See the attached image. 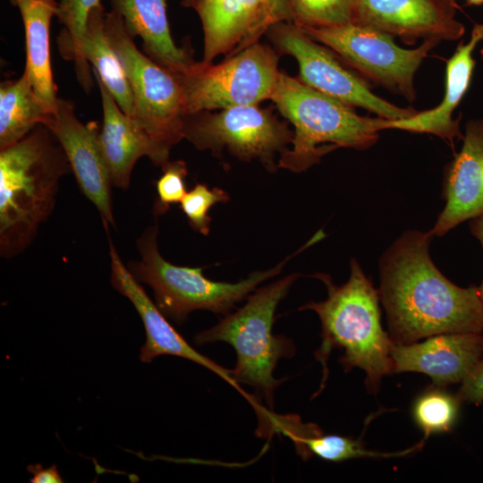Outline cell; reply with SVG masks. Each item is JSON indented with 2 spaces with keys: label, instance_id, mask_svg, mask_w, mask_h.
<instances>
[{
  "label": "cell",
  "instance_id": "cell-1",
  "mask_svg": "<svg viewBox=\"0 0 483 483\" xmlns=\"http://www.w3.org/2000/svg\"><path fill=\"white\" fill-rule=\"evenodd\" d=\"M433 233L410 231L380 261L377 291L394 343H411L445 333L483 334V301L478 286L448 280L429 256Z\"/></svg>",
  "mask_w": 483,
  "mask_h": 483
},
{
  "label": "cell",
  "instance_id": "cell-2",
  "mask_svg": "<svg viewBox=\"0 0 483 483\" xmlns=\"http://www.w3.org/2000/svg\"><path fill=\"white\" fill-rule=\"evenodd\" d=\"M71 172L64 150L44 124L0 149L1 257L18 256L31 244L55 208L61 178Z\"/></svg>",
  "mask_w": 483,
  "mask_h": 483
},
{
  "label": "cell",
  "instance_id": "cell-3",
  "mask_svg": "<svg viewBox=\"0 0 483 483\" xmlns=\"http://www.w3.org/2000/svg\"><path fill=\"white\" fill-rule=\"evenodd\" d=\"M313 277L324 283L327 297L309 301L299 310H313L320 319L322 342L315 355L324 367L321 387L329 353L338 348L343 352L339 362L344 371L353 368L364 370L368 391L377 394L383 377L393 373L391 349L394 343L381 325L378 292L354 258L351 260L350 277L342 285H336L326 274L318 273Z\"/></svg>",
  "mask_w": 483,
  "mask_h": 483
},
{
  "label": "cell",
  "instance_id": "cell-4",
  "mask_svg": "<svg viewBox=\"0 0 483 483\" xmlns=\"http://www.w3.org/2000/svg\"><path fill=\"white\" fill-rule=\"evenodd\" d=\"M272 100L293 127L291 148L277 167L301 173L338 148L365 149L374 145L386 119L361 116L352 106L280 71Z\"/></svg>",
  "mask_w": 483,
  "mask_h": 483
},
{
  "label": "cell",
  "instance_id": "cell-5",
  "mask_svg": "<svg viewBox=\"0 0 483 483\" xmlns=\"http://www.w3.org/2000/svg\"><path fill=\"white\" fill-rule=\"evenodd\" d=\"M299 274H290L267 285L257 288L245 304L219 320L214 326L194 336L199 345L225 342L236 352L232 369L235 388L239 384L255 389L258 398L272 410L276 388L284 381L274 377L281 359H290L296 352L291 338L273 333L275 315L280 301L287 295Z\"/></svg>",
  "mask_w": 483,
  "mask_h": 483
},
{
  "label": "cell",
  "instance_id": "cell-6",
  "mask_svg": "<svg viewBox=\"0 0 483 483\" xmlns=\"http://www.w3.org/2000/svg\"><path fill=\"white\" fill-rule=\"evenodd\" d=\"M157 233V225L145 228L136 242L140 259L129 261L126 267L139 283L153 290L157 307L178 325L194 310L228 315L261 283L278 275L289 259L312 244L309 241L274 267L254 271L237 283H226L208 279L202 267H179L165 260L158 250Z\"/></svg>",
  "mask_w": 483,
  "mask_h": 483
},
{
  "label": "cell",
  "instance_id": "cell-7",
  "mask_svg": "<svg viewBox=\"0 0 483 483\" xmlns=\"http://www.w3.org/2000/svg\"><path fill=\"white\" fill-rule=\"evenodd\" d=\"M278 59L275 49L258 41L216 64L192 60L169 71L182 88L188 114L270 99L280 73Z\"/></svg>",
  "mask_w": 483,
  "mask_h": 483
},
{
  "label": "cell",
  "instance_id": "cell-8",
  "mask_svg": "<svg viewBox=\"0 0 483 483\" xmlns=\"http://www.w3.org/2000/svg\"><path fill=\"white\" fill-rule=\"evenodd\" d=\"M108 39L125 72L132 97L133 117L159 144L172 148L182 139L186 115L182 88L171 71L140 52L119 13L106 12Z\"/></svg>",
  "mask_w": 483,
  "mask_h": 483
},
{
  "label": "cell",
  "instance_id": "cell-9",
  "mask_svg": "<svg viewBox=\"0 0 483 483\" xmlns=\"http://www.w3.org/2000/svg\"><path fill=\"white\" fill-rule=\"evenodd\" d=\"M219 112L188 114L182 123V139L199 150L221 157L226 150L239 160H258L268 172H275L280 157L291 145L293 131L270 108L259 105L236 106Z\"/></svg>",
  "mask_w": 483,
  "mask_h": 483
},
{
  "label": "cell",
  "instance_id": "cell-10",
  "mask_svg": "<svg viewBox=\"0 0 483 483\" xmlns=\"http://www.w3.org/2000/svg\"><path fill=\"white\" fill-rule=\"evenodd\" d=\"M302 30L361 76L411 101L416 97L415 73L428 53L439 43L425 40L418 47L402 48L392 36L356 22Z\"/></svg>",
  "mask_w": 483,
  "mask_h": 483
},
{
  "label": "cell",
  "instance_id": "cell-11",
  "mask_svg": "<svg viewBox=\"0 0 483 483\" xmlns=\"http://www.w3.org/2000/svg\"><path fill=\"white\" fill-rule=\"evenodd\" d=\"M267 33L279 53L295 58L299 79L309 87L390 121L409 118L419 112L397 106L374 94L360 76L343 64L335 53L314 40L296 24L280 21Z\"/></svg>",
  "mask_w": 483,
  "mask_h": 483
},
{
  "label": "cell",
  "instance_id": "cell-12",
  "mask_svg": "<svg viewBox=\"0 0 483 483\" xmlns=\"http://www.w3.org/2000/svg\"><path fill=\"white\" fill-rule=\"evenodd\" d=\"M198 13L203 30L205 63L233 55L258 42L275 23L291 22L288 0H182Z\"/></svg>",
  "mask_w": 483,
  "mask_h": 483
},
{
  "label": "cell",
  "instance_id": "cell-13",
  "mask_svg": "<svg viewBox=\"0 0 483 483\" xmlns=\"http://www.w3.org/2000/svg\"><path fill=\"white\" fill-rule=\"evenodd\" d=\"M44 125L61 144L80 191L97 209L108 233L109 226L115 227L113 183L100 149L97 123H83L75 114L74 105L58 97L55 112Z\"/></svg>",
  "mask_w": 483,
  "mask_h": 483
},
{
  "label": "cell",
  "instance_id": "cell-14",
  "mask_svg": "<svg viewBox=\"0 0 483 483\" xmlns=\"http://www.w3.org/2000/svg\"><path fill=\"white\" fill-rule=\"evenodd\" d=\"M455 0H355V21L398 37L412 45L418 39L456 40L465 29L456 20Z\"/></svg>",
  "mask_w": 483,
  "mask_h": 483
},
{
  "label": "cell",
  "instance_id": "cell-15",
  "mask_svg": "<svg viewBox=\"0 0 483 483\" xmlns=\"http://www.w3.org/2000/svg\"><path fill=\"white\" fill-rule=\"evenodd\" d=\"M108 240L111 284L131 302L145 328L146 341L140 348V360L148 363L158 356H177L208 369L235 387L232 370L199 353L176 331L123 264L110 237Z\"/></svg>",
  "mask_w": 483,
  "mask_h": 483
},
{
  "label": "cell",
  "instance_id": "cell-16",
  "mask_svg": "<svg viewBox=\"0 0 483 483\" xmlns=\"http://www.w3.org/2000/svg\"><path fill=\"white\" fill-rule=\"evenodd\" d=\"M483 355V334L445 333L421 343H394L393 373L419 372L435 386L462 383Z\"/></svg>",
  "mask_w": 483,
  "mask_h": 483
},
{
  "label": "cell",
  "instance_id": "cell-17",
  "mask_svg": "<svg viewBox=\"0 0 483 483\" xmlns=\"http://www.w3.org/2000/svg\"><path fill=\"white\" fill-rule=\"evenodd\" d=\"M93 75L99 88L103 125L98 141L113 186L127 190L133 167L139 158L147 157L157 166L169 161L170 148L157 142L140 124L126 114L97 74Z\"/></svg>",
  "mask_w": 483,
  "mask_h": 483
},
{
  "label": "cell",
  "instance_id": "cell-18",
  "mask_svg": "<svg viewBox=\"0 0 483 483\" xmlns=\"http://www.w3.org/2000/svg\"><path fill=\"white\" fill-rule=\"evenodd\" d=\"M446 205L431 233L441 236L483 214V121L467 124L463 146L446 176Z\"/></svg>",
  "mask_w": 483,
  "mask_h": 483
},
{
  "label": "cell",
  "instance_id": "cell-19",
  "mask_svg": "<svg viewBox=\"0 0 483 483\" xmlns=\"http://www.w3.org/2000/svg\"><path fill=\"white\" fill-rule=\"evenodd\" d=\"M483 39V24H476L468 43L460 44L445 69V92L440 105L433 109L418 112L401 120H387L386 129H399L411 132L431 133L453 141L462 138L459 121L453 119V113L461 102L470 85L474 69L473 50Z\"/></svg>",
  "mask_w": 483,
  "mask_h": 483
},
{
  "label": "cell",
  "instance_id": "cell-20",
  "mask_svg": "<svg viewBox=\"0 0 483 483\" xmlns=\"http://www.w3.org/2000/svg\"><path fill=\"white\" fill-rule=\"evenodd\" d=\"M260 430L267 436L278 432L288 436L294 444L297 453L308 459L313 455L330 462H343L360 457H398L419 451L424 440L411 448L396 453H380L364 447L361 437L325 435L313 423H302L299 416L280 415L266 411L260 421Z\"/></svg>",
  "mask_w": 483,
  "mask_h": 483
},
{
  "label": "cell",
  "instance_id": "cell-21",
  "mask_svg": "<svg viewBox=\"0 0 483 483\" xmlns=\"http://www.w3.org/2000/svg\"><path fill=\"white\" fill-rule=\"evenodd\" d=\"M130 36L140 37L145 54L168 70L192 60V55L174 43L166 14V0H110Z\"/></svg>",
  "mask_w": 483,
  "mask_h": 483
},
{
  "label": "cell",
  "instance_id": "cell-22",
  "mask_svg": "<svg viewBox=\"0 0 483 483\" xmlns=\"http://www.w3.org/2000/svg\"><path fill=\"white\" fill-rule=\"evenodd\" d=\"M11 1L18 7L24 26V72L38 97L51 113H55L58 97L50 62L49 29L51 19L56 14L58 3L55 0Z\"/></svg>",
  "mask_w": 483,
  "mask_h": 483
},
{
  "label": "cell",
  "instance_id": "cell-23",
  "mask_svg": "<svg viewBox=\"0 0 483 483\" xmlns=\"http://www.w3.org/2000/svg\"><path fill=\"white\" fill-rule=\"evenodd\" d=\"M105 7H93L81 39V53L92 64L104 85L126 114L133 115V97L123 64L113 48L105 28Z\"/></svg>",
  "mask_w": 483,
  "mask_h": 483
},
{
  "label": "cell",
  "instance_id": "cell-24",
  "mask_svg": "<svg viewBox=\"0 0 483 483\" xmlns=\"http://www.w3.org/2000/svg\"><path fill=\"white\" fill-rule=\"evenodd\" d=\"M53 113L34 90L27 73L0 86V149L27 136L36 126L44 124Z\"/></svg>",
  "mask_w": 483,
  "mask_h": 483
},
{
  "label": "cell",
  "instance_id": "cell-25",
  "mask_svg": "<svg viewBox=\"0 0 483 483\" xmlns=\"http://www.w3.org/2000/svg\"><path fill=\"white\" fill-rule=\"evenodd\" d=\"M100 0H60L55 17L63 26L57 46L62 57L74 64L76 77L80 81L91 78L89 64L81 53V39L89 13L93 7L101 5Z\"/></svg>",
  "mask_w": 483,
  "mask_h": 483
},
{
  "label": "cell",
  "instance_id": "cell-26",
  "mask_svg": "<svg viewBox=\"0 0 483 483\" xmlns=\"http://www.w3.org/2000/svg\"><path fill=\"white\" fill-rule=\"evenodd\" d=\"M291 22L302 29H325L355 21V0H288Z\"/></svg>",
  "mask_w": 483,
  "mask_h": 483
},
{
  "label": "cell",
  "instance_id": "cell-27",
  "mask_svg": "<svg viewBox=\"0 0 483 483\" xmlns=\"http://www.w3.org/2000/svg\"><path fill=\"white\" fill-rule=\"evenodd\" d=\"M436 387L422 393L412 409L414 420L427 438L430 434L451 430L457 419L461 404L456 395Z\"/></svg>",
  "mask_w": 483,
  "mask_h": 483
},
{
  "label": "cell",
  "instance_id": "cell-28",
  "mask_svg": "<svg viewBox=\"0 0 483 483\" xmlns=\"http://www.w3.org/2000/svg\"><path fill=\"white\" fill-rule=\"evenodd\" d=\"M229 194L223 189H209L207 184L197 182L186 192L180 202V208L186 216L192 229L202 235H208L210 230L211 217L209 209L217 203L229 200Z\"/></svg>",
  "mask_w": 483,
  "mask_h": 483
},
{
  "label": "cell",
  "instance_id": "cell-29",
  "mask_svg": "<svg viewBox=\"0 0 483 483\" xmlns=\"http://www.w3.org/2000/svg\"><path fill=\"white\" fill-rule=\"evenodd\" d=\"M161 167L163 174L156 182L157 198L153 208L156 216L165 214L172 204L180 203L187 192L188 171L183 160L168 161Z\"/></svg>",
  "mask_w": 483,
  "mask_h": 483
},
{
  "label": "cell",
  "instance_id": "cell-30",
  "mask_svg": "<svg viewBox=\"0 0 483 483\" xmlns=\"http://www.w3.org/2000/svg\"><path fill=\"white\" fill-rule=\"evenodd\" d=\"M461 384L456 394L461 403L479 404L483 402V355Z\"/></svg>",
  "mask_w": 483,
  "mask_h": 483
},
{
  "label": "cell",
  "instance_id": "cell-31",
  "mask_svg": "<svg viewBox=\"0 0 483 483\" xmlns=\"http://www.w3.org/2000/svg\"><path fill=\"white\" fill-rule=\"evenodd\" d=\"M28 471L32 475L31 483H62L64 482L55 464L44 468L42 464H30Z\"/></svg>",
  "mask_w": 483,
  "mask_h": 483
},
{
  "label": "cell",
  "instance_id": "cell-32",
  "mask_svg": "<svg viewBox=\"0 0 483 483\" xmlns=\"http://www.w3.org/2000/svg\"><path fill=\"white\" fill-rule=\"evenodd\" d=\"M471 233L480 242L483 248V214L471 219L470 223ZM479 287V295L483 301V280Z\"/></svg>",
  "mask_w": 483,
  "mask_h": 483
},
{
  "label": "cell",
  "instance_id": "cell-33",
  "mask_svg": "<svg viewBox=\"0 0 483 483\" xmlns=\"http://www.w3.org/2000/svg\"><path fill=\"white\" fill-rule=\"evenodd\" d=\"M466 1L470 4H475V5H479L483 4V0H466Z\"/></svg>",
  "mask_w": 483,
  "mask_h": 483
}]
</instances>
